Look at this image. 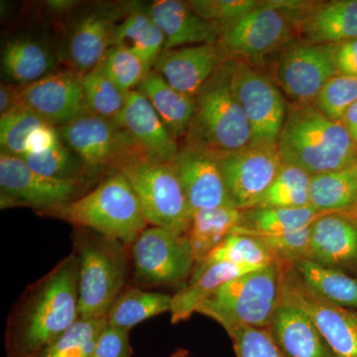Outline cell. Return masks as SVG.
I'll use <instances>...</instances> for the list:
<instances>
[{"label":"cell","instance_id":"cell-1","mask_svg":"<svg viewBox=\"0 0 357 357\" xmlns=\"http://www.w3.org/2000/svg\"><path fill=\"white\" fill-rule=\"evenodd\" d=\"M79 319V262L72 252L14 304L4 335L6 357L38 356Z\"/></svg>","mask_w":357,"mask_h":357},{"label":"cell","instance_id":"cell-2","mask_svg":"<svg viewBox=\"0 0 357 357\" xmlns=\"http://www.w3.org/2000/svg\"><path fill=\"white\" fill-rule=\"evenodd\" d=\"M277 148L283 163L311 176L357 163V144L342 122L328 119L312 103L296 102L288 107Z\"/></svg>","mask_w":357,"mask_h":357},{"label":"cell","instance_id":"cell-3","mask_svg":"<svg viewBox=\"0 0 357 357\" xmlns=\"http://www.w3.org/2000/svg\"><path fill=\"white\" fill-rule=\"evenodd\" d=\"M79 262V319L107 318L131 277V245L83 227L72 234Z\"/></svg>","mask_w":357,"mask_h":357},{"label":"cell","instance_id":"cell-4","mask_svg":"<svg viewBox=\"0 0 357 357\" xmlns=\"http://www.w3.org/2000/svg\"><path fill=\"white\" fill-rule=\"evenodd\" d=\"M236 63L227 59L195 96L185 145L218 157L250 146V128L232 86Z\"/></svg>","mask_w":357,"mask_h":357},{"label":"cell","instance_id":"cell-5","mask_svg":"<svg viewBox=\"0 0 357 357\" xmlns=\"http://www.w3.org/2000/svg\"><path fill=\"white\" fill-rule=\"evenodd\" d=\"M38 215L93 230L129 245L148 227L139 199L121 172L110 174L75 201Z\"/></svg>","mask_w":357,"mask_h":357},{"label":"cell","instance_id":"cell-6","mask_svg":"<svg viewBox=\"0 0 357 357\" xmlns=\"http://www.w3.org/2000/svg\"><path fill=\"white\" fill-rule=\"evenodd\" d=\"M282 268L275 261L231 279L199 305L197 312L229 333L241 326L269 328L280 304Z\"/></svg>","mask_w":357,"mask_h":357},{"label":"cell","instance_id":"cell-7","mask_svg":"<svg viewBox=\"0 0 357 357\" xmlns=\"http://www.w3.org/2000/svg\"><path fill=\"white\" fill-rule=\"evenodd\" d=\"M129 285L141 289L184 288L195 267L187 234L148 225L131 244Z\"/></svg>","mask_w":357,"mask_h":357},{"label":"cell","instance_id":"cell-8","mask_svg":"<svg viewBox=\"0 0 357 357\" xmlns=\"http://www.w3.org/2000/svg\"><path fill=\"white\" fill-rule=\"evenodd\" d=\"M121 172L139 199L148 225L187 234L192 210L172 162L138 157L121 167Z\"/></svg>","mask_w":357,"mask_h":357},{"label":"cell","instance_id":"cell-9","mask_svg":"<svg viewBox=\"0 0 357 357\" xmlns=\"http://www.w3.org/2000/svg\"><path fill=\"white\" fill-rule=\"evenodd\" d=\"M86 178H58L35 172L20 156L0 155V206L37 213L75 201L86 192Z\"/></svg>","mask_w":357,"mask_h":357},{"label":"cell","instance_id":"cell-10","mask_svg":"<svg viewBox=\"0 0 357 357\" xmlns=\"http://www.w3.org/2000/svg\"><path fill=\"white\" fill-rule=\"evenodd\" d=\"M61 140L70 148L89 174L105 169L115 172L131 160L145 157L132 138L114 121L91 114L59 129Z\"/></svg>","mask_w":357,"mask_h":357},{"label":"cell","instance_id":"cell-11","mask_svg":"<svg viewBox=\"0 0 357 357\" xmlns=\"http://www.w3.org/2000/svg\"><path fill=\"white\" fill-rule=\"evenodd\" d=\"M281 299L306 312L335 357H357V311L335 304L310 287L293 266L280 263Z\"/></svg>","mask_w":357,"mask_h":357},{"label":"cell","instance_id":"cell-12","mask_svg":"<svg viewBox=\"0 0 357 357\" xmlns=\"http://www.w3.org/2000/svg\"><path fill=\"white\" fill-rule=\"evenodd\" d=\"M232 86L251 131V145L276 146L288 107L280 89L248 63L236 60Z\"/></svg>","mask_w":357,"mask_h":357},{"label":"cell","instance_id":"cell-13","mask_svg":"<svg viewBox=\"0 0 357 357\" xmlns=\"http://www.w3.org/2000/svg\"><path fill=\"white\" fill-rule=\"evenodd\" d=\"M296 30L283 11L270 1H262L255 10L223 28L220 41L229 57L251 65L283 48Z\"/></svg>","mask_w":357,"mask_h":357},{"label":"cell","instance_id":"cell-14","mask_svg":"<svg viewBox=\"0 0 357 357\" xmlns=\"http://www.w3.org/2000/svg\"><path fill=\"white\" fill-rule=\"evenodd\" d=\"M230 203L239 211L257 208L283 165L276 146H250L218 157Z\"/></svg>","mask_w":357,"mask_h":357},{"label":"cell","instance_id":"cell-15","mask_svg":"<svg viewBox=\"0 0 357 357\" xmlns=\"http://www.w3.org/2000/svg\"><path fill=\"white\" fill-rule=\"evenodd\" d=\"M337 47L303 43L288 47L276 64V79L297 103H312L332 77L338 75Z\"/></svg>","mask_w":357,"mask_h":357},{"label":"cell","instance_id":"cell-16","mask_svg":"<svg viewBox=\"0 0 357 357\" xmlns=\"http://www.w3.org/2000/svg\"><path fill=\"white\" fill-rule=\"evenodd\" d=\"M82 76L76 70L50 73L35 83L22 86L20 105L51 126L69 124L88 114Z\"/></svg>","mask_w":357,"mask_h":357},{"label":"cell","instance_id":"cell-17","mask_svg":"<svg viewBox=\"0 0 357 357\" xmlns=\"http://www.w3.org/2000/svg\"><path fill=\"white\" fill-rule=\"evenodd\" d=\"M172 164L192 213L234 206L225 189L217 155L185 145L178 149Z\"/></svg>","mask_w":357,"mask_h":357},{"label":"cell","instance_id":"cell-18","mask_svg":"<svg viewBox=\"0 0 357 357\" xmlns=\"http://www.w3.org/2000/svg\"><path fill=\"white\" fill-rule=\"evenodd\" d=\"M229 58L220 41L164 50L154 70L174 89L195 96Z\"/></svg>","mask_w":357,"mask_h":357},{"label":"cell","instance_id":"cell-19","mask_svg":"<svg viewBox=\"0 0 357 357\" xmlns=\"http://www.w3.org/2000/svg\"><path fill=\"white\" fill-rule=\"evenodd\" d=\"M114 122L132 138L148 159L173 162L177 156L180 149L177 141L137 89L129 91L123 110Z\"/></svg>","mask_w":357,"mask_h":357},{"label":"cell","instance_id":"cell-20","mask_svg":"<svg viewBox=\"0 0 357 357\" xmlns=\"http://www.w3.org/2000/svg\"><path fill=\"white\" fill-rule=\"evenodd\" d=\"M310 260L357 273V222L349 213H323L311 225Z\"/></svg>","mask_w":357,"mask_h":357},{"label":"cell","instance_id":"cell-21","mask_svg":"<svg viewBox=\"0 0 357 357\" xmlns=\"http://www.w3.org/2000/svg\"><path fill=\"white\" fill-rule=\"evenodd\" d=\"M147 13L165 37L164 50L220 41V26L202 18L188 2L158 0Z\"/></svg>","mask_w":357,"mask_h":357},{"label":"cell","instance_id":"cell-22","mask_svg":"<svg viewBox=\"0 0 357 357\" xmlns=\"http://www.w3.org/2000/svg\"><path fill=\"white\" fill-rule=\"evenodd\" d=\"M116 20V13L96 9L77 21L68 41V55L77 73L84 75L100 65L114 46Z\"/></svg>","mask_w":357,"mask_h":357},{"label":"cell","instance_id":"cell-23","mask_svg":"<svg viewBox=\"0 0 357 357\" xmlns=\"http://www.w3.org/2000/svg\"><path fill=\"white\" fill-rule=\"evenodd\" d=\"M309 43L338 45L357 39V0L310 1L295 24Z\"/></svg>","mask_w":357,"mask_h":357},{"label":"cell","instance_id":"cell-24","mask_svg":"<svg viewBox=\"0 0 357 357\" xmlns=\"http://www.w3.org/2000/svg\"><path fill=\"white\" fill-rule=\"evenodd\" d=\"M268 330L288 357H335L306 312L280 301Z\"/></svg>","mask_w":357,"mask_h":357},{"label":"cell","instance_id":"cell-25","mask_svg":"<svg viewBox=\"0 0 357 357\" xmlns=\"http://www.w3.org/2000/svg\"><path fill=\"white\" fill-rule=\"evenodd\" d=\"M176 140L185 137L195 110V96L185 95L167 83L152 69L138 88Z\"/></svg>","mask_w":357,"mask_h":357},{"label":"cell","instance_id":"cell-26","mask_svg":"<svg viewBox=\"0 0 357 357\" xmlns=\"http://www.w3.org/2000/svg\"><path fill=\"white\" fill-rule=\"evenodd\" d=\"M323 213L312 208H255L243 211L232 232L255 237L280 236L310 227Z\"/></svg>","mask_w":357,"mask_h":357},{"label":"cell","instance_id":"cell-27","mask_svg":"<svg viewBox=\"0 0 357 357\" xmlns=\"http://www.w3.org/2000/svg\"><path fill=\"white\" fill-rule=\"evenodd\" d=\"M255 270L257 269L227 262L218 263L208 268L196 281L188 283L184 288L180 289L172 296L171 323L177 325L187 321L194 312H197L199 305L220 286L231 279Z\"/></svg>","mask_w":357,"mask_h":357},{"label":"cell","instance_id":"cell-28","mask_svg":"<svg viewBox=\"0 0 357 357\" xmlns=\"http://www.w3.org/2000/svg\"><path fill=\"white\" fill-rule=\"evenodd\" d=\"M241 213L243 211L234 206L192 211L188 236L191 243L195 265L203 261L231 234L241 222Z\"/></svg>","mask_w":357,"mask_h":357},{"label":"cell","instance_id":"cell-29","mask_svg":"<svg viewBox=\"0 0 357 357\" xmlns=\"http://www.w3.org/2000/svg\"><path fill=\"white\" fill-rule=\"evenodd\" d=\"M310 206L319 213H347L357 204V165L312 176Z\"/></svg>","mask_w":357,"mask_h":357},{"label":"cell","instance_id":"cell-30","mask_svg":"<svg viewBox=\"0 0 357 357\" xmlns=\"http://www.w3.org/2000/svg\"><path fill=\"white\" fill-rule=\"evenodd\" d=\"M1 64L9 79L28 86L50 74L55 60L44 45L35 40L20 38L4 47Z\"/></svg>","mask_w":357,"mask_h":357},{"label":"cell","instance_id":"cell-31","mask_svg":"<svg viewBox=\"0 0 357 357\" xmlns=\"http://www.w3.org/2000/svg\"><path fill=\"white\" fill-rule=\"evenodd\" d=\"M114 46L130 51L152 69L165 48V37L149 14L130 11L117 25Z\"/></svg>","mask_w":357,"mask_h":357},{"label":"cell","instance_id":"cell-32","mask_svg":"<svg viewBox=\"0 0 357 357\" xmlns=\"http://www.w3.org/2000/svg\"><path fill=\"white\" fill-rule=\"evenodd\" d=\"M171 301L169 294L126 286L107 314V325L131 331L147 319L170 312Z\"/></svg>","mask_w":357,"mask_h":357},{"label":"cell","instance_id":"cell-33","mask_svg":"<svg viewBox=\"0 0 357 357\" xmlns=\"http://www.w3.org/2000/svg\"><path fill=\"white\" fill-rule=\"evenodd\" d=\"M276 261L269 249L258 237L231 232L203 261L195 265L189 283L196 281L208 268L218 263H232L260 269Z\"/></svg>","mask_w":357,"mask_h":357},{"label":"cell","instance_id":"cell-34","mask_svg":"<svg viewBox=\"0 0 357 357\" xmlns=\"http://www.w3.org/2000/svg\"><path fill=\"white\" fill-rule=\"evenodd\" d=\"M307 285L326 299L357 311V278L310 259L288 263Z\"/></svg>","mask_w":357,"mask_h":357},{"label":"cell","instance_id":"cell-35","mask_svg":"<svg viewBox=\"0 0 357 357\" xmlns=\"http://www.w3.org/2000/svg\"><path fill=\"white\" fill-rule=\"evenodd\" d=\"M82 88L88 114L112 121L119 119L128 93L119 89L100 66L82 76Z\"/></svg>","mask_w":357,"mask_h":357},{"label":"cell","instance_id":"cell-36","mask_svg":"<svg viewBox=\"0 0 357 357\" xmlns=\"http://www.w3.org/2000/svg\"><path fill=\"white\" fill-rule=\"evenodd\" d=\"M312 176L302 169L283 163L273 184L257 208H304L310 206Z\"/></svg>","mask_w":357,"mask_h":357},{"label":"cell","instance_id":"cell-37","mask_svg":"<svg viewBox=\"0 0 357 357\" xmlns=\"http://www.w3.org/2000/svg\"><path fill=\"white\" fill-rule=\"evenodd\" d=\"M107 326V318L79 319L37 357H91L98 335Z\"/></svg>","mask_w":357,"mask_h":357},{"label":"cell","instance_id":"cell-38","mask_svg":"<svg viewBox=\"0 0 357 357\" xmlns=\"http://www.w3.org/2000/svg\"><path fill=\"white\" fill-rule=\"evenodd\" d=\"M46 123L38 114L22 105L0 115L1 153L21 156L24 153L26 140L30 133Z\"/></svg>","mask_w":357,"mask_h":357},{"label":"cell","instance_id":"cell-39","mask_svg":"<svg viewBox=\"0 0 357 357\" xmlns=\"http://www.w3.org/2000/svg\"><path fill=\"white\" fill-rule=\"evenodd\" d=\"M35 172L58 178H86V170L76 154L61 141L55 147L39 154L20 156ZM89 174V173H88Z\"/></svg>","mask_w":357,"mask_h":357},{"label":"cell","instance_id":"cell-40","mask_svg":"<svg viewBox=\"0 0 357 357\" xmlns=\"http://www.w3.org/2000/svg\"><path fill=\"white\" fill-rule=\"evenodd\" d=\"M100 67L126 93L137 89L152 70L137 56L119 46L109 49Z\"/></svg>","mask_w":357,"mask_h":357},{"label":"cell","instance_id":"cell-41","mask_svg":"<svg viewBox=\"0 0 357 357\" xmlns=\"http://www.w3.org/2000/svg\"><path fill=\"white\" fill-rule=\"evenodd\" d=\"M357 102V77L338 74L319 91L312 105L333 121L342 122Z\"/></svg>","mask_w":357,"mask_h":357},{"label":"cell","instance_id":"cell-42","mask_svg":"<svg viewBox=\"0 0 357 357\" xmlns=\"http://www.w3.org/2000/svg\"><path fill=\"white\" fill-rule=\"evenodd\" d=\"M258 0H192L188 1L199 16L220 26V29L234 24L246 14L261 6Z\"/></svg>","mask_w":357,"mask_h":357},{"label":"cell","instance_id":"cell-43","mask_svg":"<svg viewBox=\"0 0 357 357\" xmlns=\"http://www.w3.org/2000/svg\"><path fill=\"white\" fill-rule=\"evenodd\" d=\"M227 335L236 357H288L268 328L241 326Z\"/></svg>","mask_w":357,"mask_h":357},{"label":"cell","instance_id":"cell-44","mask_svg":"<svg viewBox=\"0 0 357 357\" xmlns=\"http://www.w3.org/2000/svg\"><path fill=\"white\" fill-rule=\"evenodd\" d=\"M279 263H293L309 259L311 225L280 236L258 237Z\"/></svg>","mask_w":357,"mask_h":357},{"label":"cell","instance_id":"cell-45","mask_svg":"<svg viewBox=\"0 0 357 357\" xmlns=\"http://www.w3.org/2000/svg\"><path fill=\"white\" fill-rule=\"evenodd\" d=\"M130 331L107 325L96 340L91 357H132Z\"/></svg>","mask_w":357,"mask_h":357},{"label":"cell","instance_id":"cell-46","mask_svg":"<svg viewBox=\"0 0 357 357\" xmlns=\"http://www.w3.org/2000/svg\"><path fill=\"white\" fill-rule=\"evenodd\" d=\"M59 129L51 124H43L34 129L28 136L25 143V154H39L55 147L61 142ZM21 155V156H22Z\"/></svg>","mask_w":357,"mask_h":357},{"label":"cell","instance_id":"cell-47","mask_svg":"<svg viewBox=\"0 0 357 357\" xmlns=\"http://www.w3.org/2000/svg\"><path fill=\"white\" fill-rule=\"evenodd\" d=\"M335 59L338 74L357 77V39L338 44Z\"/></svg>","mask_w":357,"mask_h":357},{"label":"cell","instance_id":"cell-48","mask_svg":"<svg viewBox=\"0 0 357 357\" xmlns=\"http://www.w3.org/2000/svg\"><path fill=\"white\" fill-rule=\"evenodd\" d=\"M22 86L13 84H0V115L10 112L20 105V95Z\"/></svg>","mask_w":357,"mask_h":357},{"label":"cell","instance_id":"cell-49","mask_svg":"<svg viewBox=\"0 0 357 357\" xmlns=\"http://www.w3.org/2000/svg\"><path fill=\"white\" fill-rule=\"evenodd\" d=\"M342 123L357 144V102L347 110Z\"/></svg>","mask_w":357,"mask_h":357},{"label":"cell","instance_id":"cell-50","mask_svg":"<svg viewBox=\"0 0 357 357\" xmlns=\"http://www.w3.org/2000/svg\"><path fill=\"white\" fill-rule=\"evenodd\" d=\"M49 7L51 10L56 11V13H67L73 7L76 6V1H70V0H53V1H48Z\"/></svg>","mask_w":357,"mask_h":357},{"label":"cell","instance_id":"cell-51","mask_svg":"<svg viewBox=\"0 0 357 357\" xmlns=\"http://www.w3.org/2000/svg\"><path fill=\"white\" fill-rule=\"evenodd\" d=\"M170 357H190L189 351L187 349H181L171 354Z\"/></svg>","mask_w":357,"mask_h":357},{"label":"cell","instance_id":"cell-52","mask_svg":"<svg viewBox=\"0 0 357 357\" xmlns=\"http://www.w3.org/2000/svg\"><path fill=\"white\" fill-rule=\"evenodd\" d=\"M349 213V215H351V217L354 218V220H356L357 222V210H354V211H351V213Z\"/></svg>","mask_w":357,"mask_h":357},{"label":"cell","instance_id":"cell-53","mask_svg":"<svg viewBox=\"0 0 357 357\" xmlns=\"http://www.w3.org/2000/svg\"><path fill=\"white\" fill-rule=\"evenodd\" d=\"M356 165H357V163H356ZM356 210H357V204H356Z\"/></svg>","mask_w":357,"mask_h":357}]
</instances>
